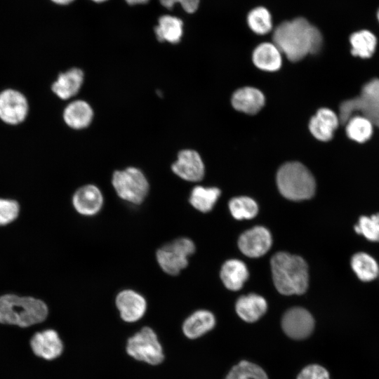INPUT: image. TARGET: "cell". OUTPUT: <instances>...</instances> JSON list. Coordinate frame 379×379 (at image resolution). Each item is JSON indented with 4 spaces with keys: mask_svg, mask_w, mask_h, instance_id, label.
Here are the masks:
<instances>
[{
    "mask_svg": "<svg viewBox=\"0 0 379 379\" xmlns=\"http://www.w3.org/2000/svg\"><path fill=\"white\" fill-rule=\"evenodd\" d=\"M272 39L280 51L292 62L298 61L309 53H317L323 44L320 31L303 18L279 25Z\"/></svg>",
    "mask_w": 379,
    "mask_h": 379,
    "instance_id": "6da1fadb",
    "label": "cell"
},
{
    "mask_svg": "<svg viewBox=\"0 0 379 379\" xmlns=\"http://www.w3.org/2000/svg\"><path fill=\"white\" fill-rule=\"evenodd\" d=\"M270 263L273 282L280 293L300 295L307 291L308 267L302 258L279 252L272 256Z\"/></svg>",
    "mask_w": 379,
    "mask_h": 379,
    "instance_id": "7a4b0ae2",
    "label": "cell"
},
{
    "mask_svg": "<svg viewBox=\"0 0 379 379\" xmlns=\"http://www.w3.org/2000/svg\"><path fill=\"white\" fill-rule=\"evenodd\" d=\"M48 313L46 305L32 297L13 294L0 296V323L27 327L42 322Z\"/></svg>",
    "mask_w": 379,
    "mask_h": 379,
    "instance_id": "3957f363",
    "label": "cell"
},
{
    "mask_svg": "<svg viewBox=\"0 0 379 379\" xmlns=\"http://www.w3.org/2000/svg\"><path fill=\"white\" fill-rule=\"evenodd\" d=\"M277 184L280 193L292 201L310 199L315 192L316 183L310 171L301 163L287 162L277 173Z\"/></svg>",
    "mask_w": 379,
    "mask_h": 379,
    "instance_id": "277c9868",
    "label": "cell"
},
{
    "mask_svg": "<svg viewBox=\"0 0 379 379\" xmlns=\"http://www.w3.org/2000/svg\"><path fill=\"white\" fill-rule=\"evenodd\" d=\"M112 184L120 199L135 205L145 201L149 190L145 174L133 166L115 171L112 174Z\"/></svg>",
    "mask_w": 379,
    "mask_h": 379,
    "instance_id": "5b68a950",
    "label": "cell"
},
{
    "mask_svg": "<svg viewBox=\"0 0 379 379\" xmlns=\"http://www.w3.org/2000/svg\"><path fill=\"white\" fill-rule=\"evenodd\" d=\"M356 111L361 112L373 124L379 127V79L366 84L361 95L343 102L340 106V122L345 124Z\"/></svg>",
    "mask_w": 379,
    "mask_h": 379,
    "instance_id": "8992f818",
    "label": "cell"
},
{
    "mask_svg": "<svg viewBox=\"0 0 379 379\" xmlns=\"http://www.w3.org/2000/svg\"><path fill=\"white\" fill-rule=\"evenodd\" d=\"M194 243L189 238L180 237L164 244L156 253L157 261L167 274L175 276L187 267L188 258L195 252Z\"/></svg>",
    "mask_w": 379,
    "mask_h": 379,
    "instance_id": "52a82bcc",
    "label": "cell"
},
{
    "mask_svg": "<svg viewBox=\"0 0 379 379\" xmlns=\"http://www.w3.org/2000/svg\"><path fill=\"white\" fill-rule=\"evenodd\" d=\"M126 352L133 359L150 365L161 364L164 354L156 333L148 326L130 337L126 343Z\"/></svg>",
    "mask_w": 379,
    "mask_h": 379,
    "instance_id": "ba28073f",
    "label": "cell"
},
{
    "mask_svg": "<svg viewBox=\"0 0 379 379\" xmlns=\"http://www.w3.org/2000/svg\"><path fill=\"white\" fill-rule=\"evenodd\" d=\"M314 321L311 314L304 308L293 307L284 314L281 326L284 333L293 339H304L314 329Z\"/></svg>",
    "mask_w": 379,
    "mask_h": 379,
    "instance_id": "9c48e42d",
    "label": "cell"
},
{
    "mask_svg": "<svg viewBox=\"0 0 379 379\" xmlns=\"http://www.w3.org/2000/svg\"><path fill=\"white\" fill-rule=\"evenodd\" d=\"M270 231L262 226H256L246 230L239 238L240 251L250 258H258L265 254L272 246Z\"/></svg>",
    "mask_w": 379,
    "mask_h": 379,
    "instance_id": "30bf717a",
    "label": "cell"
},
{
    "mask_svg": "<svg viewBox=\"0 0 379 379\" xmlns=\"http://www.w3.org/2000/svg\"><path fill=\"white\" fill-rule=\"evenodd\" d=\"M171 170L177 176L188 182L200 181L205 172L200 155L193 149L180 151L176 161L171 165Z\"/></svg>",
    "mask_w": 379,
    "mask_h": 379,
    "instance_id": "8fae6325",
    "label": "cell"
},
{
    "mask_svg": "<svg viewBox=\"0 0 379 379\" xmlns=\"http://www.w3.org/2000/svg\"><path fill=\"white\" fill-rule=\"evenodd\" d=\"M115 305L122 320L128 323L140 320L147 310L145 298L132 289L121 291L116 296Z\"/></svg>",
    "mask_w": 379,
    "mask_h": 379,
    "instance_id": "7c38bea8",
    "label": "cell"
},
{
    "mask_svg": "<svg viewBox=\"0 0 379 379\" xmlns=\"http://www.w3.org/2000/svg\"><path fill=\"white\" fill-rule=\"evenodd\" d=\"M27 102L20 92L8 89L0 93V118L16 124L24 120L27 113Z\"/></svg>",
    "mask_w": 379,
    "mask_h": 379,
    "instance_id": "4fadbf2b",
    "label": "cell"
},
{
    "mask_svg": "<svg viewBox=\"0 0 379 379\" xmlns=\"http://www.w3.org/2000/svg\"><path fill=\"white\" fill-rule=\"evenodd\" d=\"M103 202L102 192L93 184H87L79 187L72 197L74 209L84 216H93L98 214L103 206Z\"/></svg>",
    "mask_w": 379,
    "mask_h": 379,
    "instance_id": "5bb4252c",
    "label": "cell"
},
{
    "mask_svg": "<svg viewBox=\"0 0 379 379\" xmlns=\"http://www.w3.org/2000/svg\"><path fill=\"white\" fill-rule=\"evenodd\" d=\"M33 352L46 360L58 357L62 352L63 345L58 333L53 329L36 333L30 340Z\"/></svg>",
    "mask_w": 379,
    "mask_h": 379,
    "instance_id": "9a60e30c",
    "label": "cell"
},
{
    "mask_svg": "<svg viewBox=\"0 0 379 379\" xmlns=\"http://www.w3.org/2000/svg\"><path fill=\"white\" fill-rule=\"evenodd\" d=\"M339 123V117L332 109L320 108L311 118L309 129L315 138L326 142L331 140Z\"/></svg>",
    "mask_w": 379,
    "mask_h": 379,
    "instance_id": "2e32d148",
    "label": "cell"
},
{
    "mask_svg": "<svg viewBox=\"0 0 379 379\" xmlns=\"http://www.w3.org/2000/svg\"><path fill=\"white\" fill-rule=\"evenodd\" d=\"M231 101L236 110L254 114L265 105V96L260 90L246 86L237 90L233 93Z\"/></svg>",
    "mask_w": 379,
    "mask_h": 379,
    "instance_id": "e0dca14e",
    "label": "cell"
},
{
    "mask_svg": "<svg viewBox=\"0 0 379 379\" xmlns=\"http://www.w3.org/2000/svg\"><path fill=\"white\" fill-rule=\"evenodd\" d=\"M84 79L81 69L74 67L59 74L52 85L53 91L61 99H69L78 93Z\"/></svg>",
    "mask_w": 379,
    "mask_h": 379,
    "instance_id": "ac0fdd59",
    "label": "cell"
},
{
    "mask_svg": "<svg viewBox=\"0 0 379 379\" xmlns=\"http://www.w3.org/2000/svg\"><path fill=\"white\" fill-rule=\"evenodd\" d=\"M93 118V110L91 106L83 100L70 102L63 112V119L67 125L77 130L88 127Z\"/></svg>",
    "mask_w": 379,
    "mask_h": 379,
    "instance_id": "d6986e66",
    "label": "cell"
},
{
    "mask_svg": "<svg viewBox=\"0 0 379 379\" xmlns=\"http://www.w3.org/2000/svg\"><path fill=\"white\" fill-rule=\"evenodd\" d=\"M254 65L260 69L274 72L281 66V52L274 43L264 42L254 49L252 55Z\"/></svg>",
    "mask_w": 379,
    "mask_h": 379,
    "instance_id": "ffe728a7",
    "label": "cell"
},
{
    "mask_svg": "<svg viewBox=\"0 0 379 379\" xmlns=\"http://www.w3.org/2000/svg\"><path fill=\"white\" fill-rule=\"evenodd\" d=\"M213 314L204 310L194 312L183 322L182 332L190 339H195L211 331L215 326Z\"/></svg>",
    "mask_w": 379,
    "mask_h": 379,
    "instance_id": "44dd1931",
    "label": "cell"
},
{
    "mask_svg": "<svg viewBox=\"0 0 379 379\" xmlns=\"http://www.w3.org/2000/svg\"><path fill=\"white\" fill-rule=\"evenodd\" d=\"M236 311L241 319L246 322H254L267 311V304L262 296L249 294L241 296L236 302Z\"/></svg>",
    "mask_w": 379,
    "mask_h": 379,
    "instance_id": "7402d4cb",
    "label": "cell"
},
{
    "mask_svg": "<svg viewBox=\"0 0 379 379\" xmlns=\"http://www.w3.org/2000/svg\"><path fill=\"white\" fill-rule=\"evenodd\" d=\"M248 271L241 260H227L220 270V278L225 286L231 291H238L248 279Z\"/></svg>",
    "mask_w": 379,
    "mask_h": 379,
    "instance_id": "603a6c76",
    "label": "cell"
},
{
    "mask_svg": "<svg viewBox=\"0 0 379 379\" xmlns=\"http://www.w3.org/2000/svg\"><path fill=\"white\" fill-rule=\"evenodd\" d=\"M350 266L357 277L363 282H370L378 277L379 264L368 253L360 251L354 253L350 260Z\"/></svg>",
    "mask_w": 379,
    "mask_h": 379,
    "instance_id": "cb8c5ba5",
    "label": "cell"
},
{
    "mask_svg": "<svg viewBox=\"0 0 379 379\" xmlns=\"http://www.w3.org/2000/svg\"><path fill=\"white\" fill-rule=\"evenodd\" d=\"M351 53L361 58H370L375 53L377 38L371 31L361 29L352 33L350 36Z\"/></svg>",
    "mask_w": 379,
    "mask_h": 379,
    "instance_id": "d4e9b609",
    "label": "cell"
},
{
    "mask_svg": "<svg viewBox=\"0 0 379 379\" xmlns=\"http://www.w3.org/2000/svg\"><path fill=\"white\" fill-rule=\"evenodd\" d=\"M182 26L180 19L171 15H163L159 18L158 25L154 28L157 39L161 42L177 44L180 42L182 35Z\"/></svg>",
    "mask_w": 379,
    "mask_h": 379,
    "instance_id": "484cf974",
    "label": "cell"
},
{
    "mask_svg": "<svg viewBox=\"0 0 379 379\" xmlns=\"http://www.w3.org/2000/svg\"><path fill=\"white\" fill-rule=\"evenodd\" d=\"M220 195V191L217 187L199 185L191 191L189 201L195 209L206 213L212 210Z\"/></svg>",
    "mask_w": 379,
    "mask_h": 379,
    "instance_id": "4316f807",
    "label": "cell"
},
{
    "mask_svg": "<svg viewBox=\"0 0 379 379\" xmlns=\"http://www.w3.org/2000/svg\"><path fill=\"white\" fill-rule=\"evenodd\" d=\"M347 137L359 143L368 140L373 132V123L363 115L352 116L345 123Z\"/></svg>",
    "mask_w": 379,
    "mask_h": 379,
    "instance_id": "83f0119b",
    "label": "cell"
},
{
    "mask_svg": "<svg viewBox=\"0 0 379 379\" xmlns=\"http://www.w3.org/2000/svg\"><path fill=\"white\" fill-rule=\"evenodd\" d=\"M247 23L253 32L260 35L270 32L272 28L271 14L266 8L262 6L256 7L248 13Z\"/></svg>",
    "mask_w": 379,
    "mask_h": 379,
    "instance_id": "f1b7e54d",
    "label": "cell"
},
{
    "mask_svg": "<svg viewBox=\"0 0 379 379\" xmlns=\"http://www.w3.org/2000/svg\"><path fill=\"white\" fill-rule=\"evenodd\" d=\"M230 211L237 220L251 219L258 212L257 203L248 197H238L232 199L229 203Z\"/></svg>",
    "mask_w": 379,
    "mask_h": 379,
    "instance_id": "f546056e",
    "label": "cell"
},
{
    "mask_svg": "<svg viewBox=\"0 0 379 379\" xmlns=\"http://www.w3.org/2000/svg\"><path fill=\"white\" fill-rule=\"evenodd\" d=\"M225 379H268V377L257 364L241 361L232 368Z\"/></svg>",
    "mask_w": 379,
    "mask_h": 379,
    "instance_id": "4dcf8cb0",
    "label": "cell"
},
{
    "mask_svg": "<svg viewBox=\"0 0 379 379\" xmlns=\"http://www.w3.org/2000/svg\"><path fill=\"white\" fill-rule=\"evenodd\" d=\"M357 234L371 242H379V213L361 215L354 227Z\"/></svg>",
    "mask_w": 379,
    "mask_h": 379,
    "instance_id": "1f68e13d",
    "label": "cell"
},
{
    "mask_svg": "<svg viewBox=\"0 0 379 379\" xmlns=\"http://www.w3.org/2000/svg\"><path fill=\"white\" fill-rule=\"evenodd\" d=\"M19 205L11 199H0V225L13 221L18 215Z\"/></svg>",
    "mask_w": 379,
    "mask_h": 379,
    "instance_id": "d6a6232c",
    "label": "cell"
},
{
    "mask_svg": "<svg viewBox=\"0 0 379 379\" xmlns=\"http://www.w3.org/2000/svg\"><path fill=\"white\" fill-rule=\"evenodd\" d=\"M297 379H330L326 368L317 364H312L304 368Z\"/></svg>",
    "mask_w": 379,
    "mask_h": 379,
    "instance_id": "836d02e7",
    "label": "cell"
},
{
    "mask_svg": "<svg viewBox=\"0 0 379 379\" xmlns=\"http://www.w3.org/2000/svg\"><path fill=\"white\" fill-rule=\"evenodd\" d=\"M200 0H159L161 4L164 7L171 9L176 4H180L182 8L187 13L195 12L199 4Z\"/></svg>",
    "mask_w": 379,
    "mask_h": 379,
    "instance_id": "e575fe53",
    "label": "cell"
},
{
    "mask_svg": "<svg viewBox=\"0 0 379 379\" xmlns=\"http://www.w3.org/2000/svg\"><path fill=\"white\" fill-rule=\"evenodd\" d=\"M125 1L130 5H135V4H145L149 0H125Z\"/></svg>",
    "mask_w": 379,
    "mask_h": 379,
    "instance_id": "d590c367",
    "label": "cell"
},
{
    "mask_svg": "<svg viewBox=\"0 0 379 379\" xmlns=\"http://www.w3.org/2000/svg\"><path fill=\"white\" fill-rule=\"evenodd\" d=\"M53 2L58 4H68L73 1L74 0H52Z\"/></svg>",
    "mask_w": 379,
    "mask_h": 379,
    "instance_id": "8d00e7d4",
    "label": "cell"
},
{
    "mask_svg": "<svg viewBox=\"0 0 379 379\" xmlns=\"http://www.w3.org/2000/svg\"><path fill=\"white\" fill-rule=\"evenodd\" d=\"M92 1H95V2H99V3H100V2L105 1H107V0H92Z\"/></svg>",
    "mask_w": 379,
    "mask_h": 379,
    "instance_id": "74e56055",
    "label": "cell"
},
{
    "mask_svg": "<svg viewBox=\"0 0 379 379\" xmlns=\"http://www.w3.org/2000/svg\"><path fill=\"white\" fill-rule=\"evenodd\" d=\"M377 18H378V20L379 22V9H378V11L377 12Z\"/></svg>",
    "mask_w": 379,
    "mask_h": 379,
    "instance_id": "f35d334b",
    "label": "cell"
},
{
    "mask_svg": "<svg viewBox=\"0 0 379 379\" xmlns=\"http://www.w3.org/2000/svg\"><path fill=\"white\" fill-rule=\"evenodd\" d=\"M378 278L379 279V273H378Z\"/></svg>",
    "mask_w": 379,
    "mask_h": 379,
    "instance_id": "ab89813d",
    "label": "cell"
}]
</instances>
